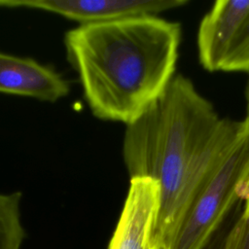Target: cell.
Listing matches in <instances>:
<instances>
[{"mask_svg": "<svg viewBox=\"0 0 249 249\" xmlns=\"http://www.w3.org/2000/svg\"><path fill=\"white\" fill-rule=\"evenodd\" d=\"M220 122L211 102L179 74L144 113L126 124L123 159L129 178L147 177L160 185L153 247L161 249L179 225L184 192Z\"/></svg>", "mask_w": 249, "mask_h": 249, "instance_id": "2", "label": "cell"}, {"mask_svg": "<svg viewBox=\"0 0 249 249\" xmlns=\"http://www.w3.org/2000/svg\"><path fill=\"white\" fill-rule=\"evenodd\" d=\"M247 196H249V191H248V195H247Z\"/></svg>", "mask_w": 249, "mask_h": 249, "instance_id": "13", "label": "cell"}, {"mask_svg": "<svg viewBox=\"0 0 249 249\" xmlns=\"http://www.w3.org/2000/svg\"><path fill=\"white\" fill-rule=\"evenodd\" d=\"M20 192L0 193V249H21L25 231L21 222Z\"/></svg>", "mask_w": 249, "mask_h": 249, "instance_id": "8", "label": "cell"}, {"mask_svg": "<svg viewBox=\"0 0 249 249\" xmlns=\"http://www.w3.org/2000/svg\"><path fill=\"white\" fill-rule=\"evenodd\" d=\"M152 249H158V248H156V247H153V248H152Z\"/></svg>", "mask_w": 249, "mask_h": 249, "instance_id": "12", "label": "cell"}, {"mask_svg": "<svg viewBox=\"0 0 249 249\" xmlns=\"http://www.w3.org/2000/svg\"><path fill=\"white\" fill-rule=\"evenodd\" d=\"M223 249H249V196L238 219L227 235Z\"/></svg>", "mask_w": 249, "mask_h": 249, "instance_id": "10", "label": "cell"}, {"mask_svg": "<svg viewBox=\"0 0 249 249\" xmlns=\"http://www.w3.org/2000/svg\"><path fill=\"white\" fill-rule=\"evenodd\" d=\"M249 191V128L203 180L179 225L161 249H204Z\"/></svg>", "mask_w": 249, "mask_h": 249, "instance_id": "3", "label": "cell"}, {"mask_svg": "<svg viewBox=\"0 0 249 249\" xmlns=\"http://www.w3.org/2000/svg\"><path fill=\"white\" fill-rule=\"evenodd\" d=\"M180 40L179 22L143 16L78 25L64 46L93 116L126 125L173 79Z\"/></svg>", "mask_w": 249, "mask_h": 249, "instance_id": "1", "label": "cell"}, {"mask_svg": "<svg viewBox=\"0 0 249 249\" xmlns=\"http://www.w3.org/2000/svg\"><path fill=\"white\" fill-rule=\"evenodd\" d=\"M245 97H246V108H247V116H246V118L249 120V80H248L246 90H245Z\"/></svg>", "mask_w": 249, "mask_h": 249, "instance_id": "11", "label": "cell"}, {"mask_svg": "<svg viewBox=\"0 0 249 249\" xmlns=\"http://www.w3.org/2000/svg\"><path fill=\"white\" fill-rule=\"evenodd\" d=\"M249 13V0H219L200 21L197 50L207 71H221L232 39Z\"/></svg>", "mask_w": 249, "mask_h": 249, "instance_id": "7", "label": "cell"}, {"mask_svg": "<svg viewBox=\"0 0 249 249\" xmlns=\"http://www.w3.org/2000/svg\"><path fill=\"white\" fill-rule=\"evenodd\" d=\"M159 183L147 177L129 180L128 192L108 249H152L160 208Z\"/></svg>", "mask_w": 249, "mask_h": 249, "instance_id": "5", "label": "cell"}, {"mask_svg": "<svg viewBox=\"0 0 249 249\" xmlns=\"http://www.w3.org/2000/svg\"><path fill=\"white\" fill-rule=\"evenodd\" d=\"M221 71L249 73V13L232 39Z\"/></svg>", "mask_w": 249, "mask_h": 249, "instance_id": "9", "label": "cell"}, {"mask_svg": "<svg viewBox=\"0 0 249 249\" xmlns=\"http://www.w3.org/2000/svg\"><path fill=\"white\" fill-rule=\"evenodd\" d=\"M68 82L53 68L30 57L0 52V92L55 102L68 95Z\"/></svg>", "mask_w": 249, "mask_h": 249, "instance_id": "6", "label": "cell"}, {"mask_svg": "<svg viewBox=\"0 0 249 249\" xmlns=\"http://www.w3.org/2000/svg\"><path fill=\"white\" fill-rule=\"evenodd\" d=\"M187 3V0H0V7L45 11L85 25L157 16Z\"/></svg>", "mask_w": 249, "mask_h": 249, "instance_id": "4", "label": "cell"}]
</instances>
